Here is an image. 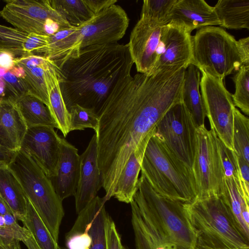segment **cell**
Masks as SVG:
<instances>
[{
	"label": "cell",
	"mask_w": 249,
	"mask_h": 249,
	"mask_svg": "<svg viewBox=\"0 0 249 249\" xmlns=\"http://www.w3.org/2000/svg\"><path fill=\"white\" fill-rule=\"evenodd\" d=\"M7 72L4 69L0 68V78H2Z\"/></svg>",
	"instance_id": "47"
},
{
	"label": "cell",
	"mask_w": 249,
	"mask_h": 249,
	"mask_svg": "<svg viewBox=\"0 0 249 249\" xmlns=\"http://www.w3.org/2000/svg\"><path fill=\"white\" fill-rule=\"evenodd\" d=\"M105 230L107 249H123L115 224L109 214L107 217Z\"/></svg>",
	"instance_id": "39"
},
{
	"label": "cell",
	"mask_w": 249,
	"mask_h": 249,
	"mask_svg": "<svg viewBox=\"0 0 249 249\" xmlns=\"http://www.w3.org/2000/svg\"><path fill=\"white\" fill-rule=\"evenodd\" d=\"M200 71L193 64L185 69L182 90V102L192 115L196 127L205 125L206 117L199 90Z\"/></svg>",
	"instance_id": "22"
},
{
	"label": "cell",
	"mask_w": 249,
	"mask_h": 249,
	"mask_svg": "<svg viewBox=\"0 0 249 249\" xmlns=\"http://www.w3.org/2000/svg\"><path fill=\"white\" fill-rule=\"evenodd\" d=\"M5 99V86L3 79L0 78V101Z\"/></svg>",
	"instance_id": "46"
},
{
	"label": "cell",
	"mask_w": 249,
	"mask_h": 249,
	"mask_svg": "<svg viewBox=\"0 0 249 249\" xmlns=\"http://www.w3.org/2000/svg\"><path fill=\"white\" fill-rule=\"evenodd\" d=\"M15 106L27 128L45 125L58 129L48 107L33 95L26 94L15 103Z\"/></svg>",
	"instance_id": "28"
},
{
	"label": "cell",
	"mask_w": 249,
	"mask_h": 249,
	"mask_svg": "<svg viewBox=\"0 0 249 249\" xmlns=\"http://www.w3.org/2000/svg\"><path fill=\"white\" fill-rule=\"evenodd\" d=\"M27 129L15 104L0 101V145L15 151L19 150Z\"/></svg>",
	"instance_id": "20"
},
{
	"label": "cell",
	"mask_w": 249,
	"mask_h": 249,
	"mask_svg": "<svg viewBox=\"0 0 249 249\" xmlns=\"http://www.w3.org/2000/svg\"><path fill=\"white\" fill-rule=\"evenodd\" d=\"M214 131L205 125L196 128V151L192 167L196 199L220 196L224 176Z\"/></svg>",
	"instance_id": "8"
},
{
	"label": "cell",
	"mask_w": 249,
	"mask_h": 249,
	"mask_svg": "<svg viewBox=\"0 0 249 249\" xmlns=\"http://www.w3.org/2000/svg\"><path fill=\"white\" fill-rule=\"evenodd\" d=\"M186 208L196 237V248L249 249V240L238 228L220 196L196 200L186 203Z\"/></svg>",
	"instance_id": "4"
},
{
	"label": "cell",
	"mask_w": 249,
	"mask_h": 249,
	"mask_svg": "<svg viewBox=\"0 0 249 249\" xmlns=\"http://www.w3.org/2000/svg\"><path fill=\"white\" fill-rule=\"evenodd\" d=\"M69 111L70 131L83 130L87 128H92L95 132L97 130L99 116L92 109L76 105L71 107Z\"/></svg>",
	"instance_id": "36"
},
{
	"label": "cell",
	"mask_w": 249,
	"mask_h": 249,
	"mask_svg": "<svg viewBox=\"0 0 249 249\" xmlns=\"http://www.w3.org/2000/svg\"><path fill=\"white\" fill-rule=\"evenodd\" d=\"M102 187L98 162L97 136L95 133L85 151L80 155L79 180L74 196L77 214L97 196Z\"/></svg>",
	"instance_id": "16"
},
{
	"label": "cell",
	"mask_w": 249,
	"mask_h": 249,
	"mask_svg": "<svg viewBox=\"0 0 249 249\" xmlns=\"http://www.w3.org/2000/svg\"><path fill=\"white\" fill-rule=\"evenodd\" d=\"M146 144L132 153L119 176L113 197L120 202L130 203L138 190L139 175Z\"/></svg>",
	"instance_id": "23"
},
{
	"label": "cell",
	"mask_w": 249,
	"mask_h": 249,
	"mask_svg": "<svg viewBox=\"0 0 249 249\" xmlns=\"http://www.w3.org/2000/svg\"><path fill=\"white\" fill-rule=\"evenodd\" d=\"M216 141L224 178L232 179L242 195L237 155L234 151L226 147L217 136Z\"/></svg>",
	"instance_id": "37"
},
{
	"label": "cell",
	"mask_w": 249,
	"mask_h": 249,
	"mask_svg": "<svg viewBox=\"0 0 249 249\" xmlns=\"http://www.w3.org/2000/svg\"><path fill=\"white\" fill-rule=\"evenodd\" d=\"M232 143L235 153L249 163V119L233 109Z\"/></svg>",
	"instance_id": "31"
},
{
	"label": "cell",
	"mask_w": 249,
	"mask_h": 249,
	"mask_svg": "<svg viewBox=\"0 0 249 249\" xmlns=\"http://www.w3.org/2000/svg\"><path fill=\"white\" fill-rule=\"evenodd\" d=\"M61 140L53 127L34 126L27 128L20 149L30 156L51 178L56 175Z\"/></svg>",
	"instance_id": "13"
},
{
	"label": "cell",
	"mask_w": 249,
	"mask_h": 249,
	"mask_svg": "<svg viewBox=\"0 0 249 249\" xmlns=\"http://www.w3.org/2000/svg\"><path fill=\"white\" fill-rule=\"evenodd\" d=\"M129 18L124 9L114 4L95 14L82 24L60 30L50 36L40 55L59 69L64 63L86 47L117 43L124 35Z\"/></svg>",
	"instance_id": "2"
},
{
	"label": "cell",
	"mask_w": 249,
	"mask_h": 249,
	"mask_svg": "<svg viewBox=\"0 0 249 249\" xmlns=\"http://www.w3.org/2000/svg\"><path fill=\"white\" fill-rule=\"evenodd\" d=\"M23 69L16 65L2 77L5 86V99L15 104L21 97L29 93L24 81Z\"/></svg>",
	"instance_id": "33"
},
{
	"label": "cell",
	"mask_w": 249,
	"mask_h": 249,
	"mask_svg": "<svg viewBox=\"0 0 249 249\" xmlns=\"http://www.w3.org/2000/svg\"><path fill=\"white\" fill-rule=\"evenodd\" d=\"M0 196L17 220L21 221L26 212V198L20 182L8 166L0 167Z\"/></svg>",
	"instance_id": "25"
},
{
	"label": "cell",
	"mask_w": 249,
	"mask_h": 249,
	"mask_svg": "<svg viewBox=\"0 0 249 249\" xmlns=\"http://www.w3.org/2000/svg\"><path fill=\"white\" fill-rule=\"evenodd\" d=\"M8 167L18 179L25 196L58 242L65 213L62 201L51 179L30 156L20 149L17 151Z\"/></svg>",
	"instance_id": "7"
},
{
	"label": "cell",
	"mask_w": 249,
	"mask_h": 249,
	"mask_svg": "<svg viewBox=\"0 0 249 249\" xmlns=\"http://www.w3.org/2000/svg\"><path fill=\"white\" fill-rule=\"evenodd\" d=\"M220 196L228 206L238 228L249 240V201L243 196L231 178H224V190Z\"/></svg>",
	"instance_id": "27"
},
{
	"label": "cell",
	"mask_w": 249,
	"mask_h": 249,
	"mask_svg": "<svg viewBox=\"0 0 249 249\" xmlns=\"http://www.w3.org/2000/svg\"><path fill=\"white\" fill-rule=\"evenodd\" d=\"M193 64L201 72L223 80L244 65H249L238 40L222 28L207 26L192 36Z\"/></svg>",
	"instance_id": "6"
},
{
	"label": "cell",
	"mask_w": 249,
	"mask_h": 249,
	"mask_svg": "<svg viewBox=\"0 0 249 249\" xmlns=\"http://www.w3.org/2000/svg\"><path fill=\"white\" fill-rule=\"evenodd\" d=\"M103 197L96 196L80 213L66 234L68 249H107L106 221L108 215Z\"/></svg>",
	"instance_id": "12"
},
{
	"label": "cell",
	"mask_w": 249,
	"mask_h": 249,
	"mask_svg": "<svg viewBox=\"0 0 249 249\" xmlns=\"http://www.w3.org/2000/svg\"><path fill=\"white\" fill-rule=\"evenodd\" d=\"M0 246L4 249H21L17 232L9 225L0 227Z\"/></svg>",
	"instance_id": "40"
},
{
	"label": "cell",
	"mask_w": 249,
	"mask_h": 249,
	"mask_svg": "<svg viewBox=\"0 0 249 249\" xmlns=\"http://www.w3.org/2000/svg\"><path fill=\"white\" fill-rule=\"evenodd\" d=\"M200 87L206 115L211 129L231 150H233L232 130L234 106L232 94L223 80L202 72Z\"/></svg>",
	"instance_id": "10"
},
{
	"label": "cell",
	"mask_w": 249,
	"mask_h": 249,
	"mask_svg": "<svg viewBox=\"0 0 249 249\" xmlns=\"http://www.w3.org/2000/svg\"><path fill=\"white\" fill-rule=\"evenodd\" d=\"M0 249H4L2 247H1V246H0Z\"/></svg>",
	"instance_id": "49"
},
{
	"label": "cell",
	"mask_w": 249,
	"mask_h": 249,
	"mask_svg": "<svg viewBox=\"0 0 249 249\" xmlns=\"http://www.w3.org/2000/svg\"><path fill=\"white\" fill-rule=\"evenodd\" d=\"M86 3L95 15L112 5L115 4L116 0H86Z\"/></svg>",
	"instance_id": "43"
},
{
	"label": "cell",
	"mask_w": 249,
	"mask_h": 249,
	"mask_svg": "<svg viewBox=\"0 0 249 249\" xmlns=\"http://www.w3.org/2000/svg\"><path fill=\"white\" fill-rule=\"evenodd\" d=\"M17 151L0 145V167L8 166L15 158Z\"/></svg>",
	"instance_id": "44"
},
{
	"label": "cell",
	"mask_w": 249,
	"mask_h": 249,
	"mask_svg": "<svg viewBox=\"0 0 249 249\" xmlns=\"http://www.w3.org/2000/svg\"><path fill=\"white\" fill-rule=\"evenodd\" d=\"M134 64L128 44H105L81 49L59 69V85L69 111L78 105L101 109L116 84L130 75Z\"/></svg>",
	"instance_id": "1"
},
{
	"label": "cell",
	"mask_w": 249,
	"mask_h": 249,
	"mask_svg": "<svg viewBox=\"0 0 249 249\" xmlns=\"http://www.w3.org/2000/svg\"><path fill=\"white\" fill-rule=\"evenodd\" d=\"M28 34L16 28L0 24V51L10 52L16 56L26 55L22 43Z\"/></svg>",
	"instance_id": "35"
},
{
	"label": "cell",
	"mask_w": 249,
	"mask_h": 249,
	"mask_svg": "<svg viewBox=\"0 0 249 249\" xmlns=\"http://www.w3.org/2000/svg\"><path fill=\"white\" fill-rule=\"evenodd\" d=\"M50 36L35 33L28 34L22 43L25 54L39 55L40 52L49 43Z\"/></svg>",
	"instance_id": "38"
},
{
	"label": "cell",
	"mask_w": 249,
	"mask_h": 249,
	"mask_svg": "<svg viewBox=\"0 0 249 249\" xmlns=\"http://www.w3.org/2000/svg\"><path fill=\"white\" fill-rule=\"evenodd\" d=\"M79 172L80 155L78 149L65 138H62L56 175L50 178L57 195L62 201L74 196Z\"/></svg>",
	"instance_id": "17"
},
{
	"label": "cell",
	"mask_w": 249,
	"mask_h": 249,
	"mask_svg": "<svg viewBox=\"0 0 249 249\" xmlns=\"http://www.w3.org/2000/svg\"><path fill=\"white\" fill-rule=\"evenodd\" d=\"M26 198V212L21 219L24 227L32 233L38 249H60L56 242L53 237L33 206Z\"/></svg>",
	"instance_id": "29"
},
{
	"label": "cell",
	"mask_w": 249,
	"mask_h": 249,
	"mask_svg": "<svg viewBox=\"0 0 249 249\" xmlns=\"http://www.w3.org/2000/svg\"><path fill=\"white\" fill-rule=\"evenodd\" d=\"M8 213H13L9 205L0 196V216H4Z\"/></svg>",
	"instance_id": "45"
},
{
	"label": "cell",
	"mask_w": 249,
	"mask_h": 249,
	"mask_svg": "<svg viewBox=\"0 0 249 249\" xmlns=\"http://www.w3.org/2000/svg\"><path fill=\"white\" fill-rule=\"evenodd\" d=\"M141 171L160 195L184 203L196 200L192 171L170 152L155 131L146 144Z\"/></svg>",
	"instance_id": "3"
},
{
	"label": "cell",
	"mask_w": 249,
	"mask_h": 249,
	"mask_svg": "<svg viewBox=\"0 0 249 249\" xmlns=\"http://www.w3.org/2000/svg\"><path fill=\"white\" fill-rule=\"evenodd\" d=\"M195 249H201V248H196Z\"/></svg>",
	"instance_id": "48"
},
{
	"label": "cell",
	"mask_w": 249,
	"mask_h": 249,
	"mask_svg": "<svg viewBox=\"0 0 249 249\" xmlns=\"http://www.w3.org/2000/svg\"><path fill=\"white\" fill-rule=\"evenodd\" d=\"M50 1L53 7L72 26H79L94 15L86 0H50Z\"/></svg>",
	"instance_id": "30"
},
{
	"label": "cell",
	"mask_w": 249,
	"mask_h": 249,
	"mask_svg": "<svg viewBox=\"0 0 249 249\" xmlns=\"http://www.w3.org/2000/svg\"><path fill=\"white\" fill-rule=\"evenodd\" d=\"M123 249H127L124 247Z\"/></svg>",
	"instance_id": "50"
},
{
	"label": "cell",
	"mask_w": 249,
	"mask_h": 249,
	"mask_svg": "<svg viewBox=\"0 0 249 249\" xmlns=\"http://www.w3.org/2000/svg\"><path fill=\"white\" fill-rule=\"evenodd\" d=\"M170 22L181 25L190 33L195 29L220 24L214 7L204 0H177Z\"/></svg>",
	"instance_id": "18"
},
{
	"label": "cell",
	"mask_w": 249,
	"mask_h": 249,
	"mask_svg": "<svg viewBox=\"0 0 249 249\" xmlns=\"http://www.w3.org/2000/svg\"><path fill=\"white\" fill-rule=\"evenodd\" d=\"M130 204L136 249H178L150 223L134 200Z\"/></svg>",
	"instance_id": "21"
},
{
	"label": "cell",
	"mask_w": 249,
	"mask_h": 249,
	"mask_svg": "<svg viewBox=\"0 0 249 249\" xmlns=\"http://www.w3.org/2000/svg\"><path fill=\"white\" fill-rule=\"evenodd\" d=\"M235 91L232 95L234 106L249 115V65L242 66L232 78Z\"/></svg>",
	"instance_id": "32"
},
{
	"label": "cell",
	"mask_w": 249,
	"mask_h": 249,
	"mask_svg": "<svg viewBox=\"0 0 249 249\" xmlns=\"http://www.w3.org/2000/svg\"><path fill=\"white\" fill-rule=\"evenodd\" d=\"M213 7L220 26L235 30L249 29V0H219Z\"/></svg>",
	"instance_id": "26"
},
{
	"label": "cell",
	"mask_w": 249,
	"mask_h": 249,
	"mask_svg": "<svg viewBox=\"0 0 249 249\" xmlns=\"http://www.w3.org/2000/svg\"><path fill=\"white\" fill-rule=\"evenodd\" d=\"M60 78V72L56 66H54L46 71L45 81L49 101L48 107L58 129L65 137L70 132V113L61 91Z\"/></svg>",
	"instance_id": "24"
},
{
	"label": "cell",
	"mask_w": 249,
	"mask_h": 249,
	"mask_svg": "<svg viewBox=\"0 0 249 249\" xmlns=\"http://www.w3.org/2000/svg\"><path fill=\"white\" fill-rule=\"evenodd\" d=\"M162 28L141 15L132 30L127 44L138 72L147 75L152 73L158 56Z\"/></svg>",
	"instance_id": "14"
},
{
	"label": "cell",
	"mask_w": 249,
	"mask_h": 249,
	"mask_svg": "<svg viewBox=\"0 0 249 249\" xmlns=\"http://www.w3.org/2000/svg\"><path fill=\"white\" fill-rule=\"evenodd\" d=\"M196 128L192 115L181 101L167 111L155 129L170 152L191 171L195 155Z\"/></svg>",
	"instance_id": "9"
},
{
	"label": "cell",
	"mask_w": 249,
	"mask_h": 249,
	"mask_svg": "<svg viewBox=\"0 0 249 249\" xmlns=\"http://www.w3.org/2000/svg\"><path fill=\"white\" fill-rule=\"evenodd\" d=\"M133 200L150 223L178 249H195L196 237L187 214L186 203L157 193L142 174Z\"/></svg>",
	"instance_id": "5"
},
{
	"label": "cell",
	"mask_w": 249,
	"mask_h": 249,
	"mask_svg": "<svg viewBox=\"0 0 249 249\" xmlns=\"http://www.w3.org/2000/svg\"><path fill=\"white\" fill-rule=\"evenodd\" d=\"M16 56L12 53L0 51V68L8 71L16 66Z\"/></svg>",
	"instance_id": "42"
},
{
	"label": "cell",
	"mask_w": 249,
	"mask_h": 249,
	"mask_svg": "<svg viewBox=\"0 0 249 249\" xmlns=\"http://www.w3.org/2000/svg\"><path fill=\"white\" fill-rule=\"evenodd\" d=\"M237 155V154H236ZM241 192L244 197L249 201V163L238 156Z\"/></svg>",
	"instance_id": "41"
},
{
	"label": "cell",
	"mask_w": 249,
	"mask_h": 249,
	"mask_svg": "<svg viewBox=\"0 0 249 249\" xmlns=\"http://www.w3.org/2000/svg\"><path fill=\"white\" fill-rule=\"evenodd\" d=\"M16 65L21 67L24 71L23 80L29 94L39 99L48 107L49 101L45 72L54 64L42 55L32 54L17 57Z\"/></svg>",
	"instance_id": "19"
},
{
	"label": "cell",
	"mask_w": 249,
	"mask_h": 249,
	"mask_svg": "<svg viewBox=\"0 0 249 249\" xmlns=\"http://www.w3.org/2000/svg\"><path fill=\"white\" fill-rule=\"evenodd\" d=\"M192 38L191 33L177 23L170 22L162 26L158 56L152 73L165 69L186 68L192 64Z\"/></svg>",
	"instance_id": "15"
},
{
	"label": "cell",
	"mask_w": 249,
	"mask_h": 249,
	"mask_svg": "<svg viewBox=\"0 0 249 249\" xmlns=\"http://www.w3.org/2000/svg\"><path fill=\"white\" fill-rule=\"evenodd\" d=\"M0 16L15 28L27 34L45 35L44 27L49 18L57 21L62 29L72 26L52 6L50 0H7Z\"/></svg>",
	"instance_id": "11"
},
{
	"label": "cell",
	"mask_w": 249,
	"mask_h": 249,
	"mask_svg": "<svg viewBox=\"0 0 249 249\" xmlns=\"http://www.w3.org/2000/svg\"><path fill=\"white\" fill-rule=\"evenodd\" d=\"M177 0H144L141 16L146 17L158 25L169 24L173 7Z\"/></svg>",
	"instance_id": "34"
}]
</instances>
